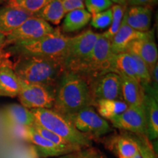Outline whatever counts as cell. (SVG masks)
I'll use <instances>...</instances> for the list:
<instances>
[{
  "instance_id": "cell-1",
  "label": "cell",
  "mask_w": 158,
  "mask_h": 158,
  "mask_svg": "<svg viewBox=\"0 0 158 158\" xmlns=\"http://www.w3.org/2000/svg\"><path fill=\"white\" fill-rule=\"evenodd\" d=\"M94 105L89 83L81 75L64 70L55 91L53 109L64 116Z\"/></svg>"
},
{
  "instance_id": "cell-2",
  "label": "cell",
  "mask_w": 158,
  "mask_h": 158,
  "mask_svg": "<svg viewBox=\"0 0 158 158\" xmlns=\"http://www.w3.org/2000/svg\"><path fill=\"white\" fill-rule=\"evenodd\" d=\"M17 56L13 69L19 80L25 84L53 86L64 71L59 59L35 55Z\"/></svg>"
},
{
  "instance_id": "cell-3",
  "label": "cell",
  "mask_w": 158,
  "mask_h": 158,
  "mask_svg": "<svg viewBox=\"0 0 158 158\" xmlns=\"http://www.w3.org/2000/svg\"><path fill=\"white\" fill-rule=\"evenodd\" d=\"M35 118V122L62 138L71 145L83 149L92 146V141L78 131L66 116L54 109H29Z\"/></svg>"
},
{
  "instance_id": "cell-4",
  "label": "cell",
  "mask_w": 158,
  "mask_h": 158,
  "mask_svg": "<svg viewBox=\"0 0 158 158\" xmlns=\"http://www.w3.org/2000/svg\"><path fill=\"white\" fill-rule=\"evenodd\" d=\"M70 38L62 34L59 29H56L54 32L35 40L12 45L8 49V53L16 55H35L49 57L59 59L63 62Z\"/></svg>"
},
{
  "instance_id": "cell-5",
  "label": "cell",
  "mask_w": 158,
  "mask_h": 158,
  "mask_svg": "<svg viewBox=\"0 0 158 158\" xmlns=\"http://www.w3.org/2000/svg\"><path fill=\"white\" fill-rule=\"evenodd\" d=\"M100 35L92 29H87L71 37L68 51L63 59L64 70L78 73L90 56Z\"/></svg>"
},
{
  "instance_id": "cell-6",
  "label": "cell",
  "mask_w": 158,
  "mask_h": 158,
  "mask_svg": "<svg viewBox=\"0 0 158 158\" xmlns=\"http://www.w3.org/2000/svg\"><path fill=\"white\" fill-rule=\"evenodd\" d=\"M65 116L80 133L91 141L104 137L112 131L107 120L99 115L92 106H87Z\"/></svg>"
},
{
  "instance_id": "cell-7",
  "label": "cell",
  "mask_w": 158,
  "mask_h": 158,
  "mask_svg": "<svg viewBox=\"0 0 158 158\" xmlns=\"http://www.w3.org/2000/svg\"><path fill=\"white\" fill-rule=\"evenodd\" d=\"M113 56L110 40L100 34L90 56L78 74L84 76L89 82L100 75L108 73Z\"/></svg>"
},
{
  "instance_id": "cell-8",
  "label": "cell",
  "mask_w": 158,
  "mask_h": 158,
  "mask_svg": "<svg viewBox=\"0 0 158 158\" xmlns=\"http://www.w3.org/2000/svg\"><path fill=\"white\" fill-rule=\"evenodd\" d=\"M18 94L21 106L28 109H53L55 102V91L52 86L40 84H29L20 81Z\"/></svg>"
},
{
  "instance_id": "cell-9",
  "label": "cell",
  "mask_w": 158,
  "mask_h": 158,
  "mask_svg": "<svg viewBox=\"0 0 158 158\" xmlns=\"http://www.w3.org/2000/svg\"><path fill=\"white\" fill-rule=\"evenodd\" d=\"M55 30L56 29L44 20L31 15L19 28L6 35L5 45L35 40L54 32Z\"/></svg>"
},
{
  "instance_id": "cell-10",
  "label": "cell",
  "mask_w": 158,
  "mask_h": 158,
  "mask_svg": "<svg viewBox=\"0 0 158 158\" xmlns=\"http://www.w3.org/2000/svg\"><path fill=\"white\" fill-rule=\"evenodd\" d=\"M94 104L98 100H119L122 98L121 77L114 73H106L88 82Z\"/></svg>"
},
{
  "instance_id": "cell-11",
  "label": "cell",
  "mask_w": 158,
  "mask_h": 158,
  "mask_svg": "<svg viewBox=\"0 0 158 158\" xmlns=\"http://www.w3.org/2000/svg\"><path fill=\"white\" fill-rule=\"evenodd\" d=\"M113 127L135 135L147 136V122L143 105L130 106L123 113L109 120Z\"/></svg>"
},
{
  "instance_id": "cell-12",
  "label": "cell",
  "mask_w": 158,
  "mask_h": 158,
  "mask_svg": "<svg viewBox=\"0 0 158 158\" xmlns=\"http://www.w3.org/2000/svg\"><path fill=\"white\" fill-rule=\"evenodd\" d=\"M20 136L23 140L30 142L34 145L35 152L41 157H60L70 153L68 150L63 149L45 139L37 133L32 126L30 127H19Z\"/></svg>"
},
{
  "instance_id": "cell-13",
  "label": "cell",
  "mask_w": 158,
  "mask_h": 158,
  "mask_svg": "<svg viewBox=\"0 0 158 158\" xmlns=\"http://www.w3.org/2000/svg\"><path fill=\"white\" fill-rule=\"evenodd\" d=\"M105 147L116 158H132L139 151L137 135L131 133H122L104 138Z\"/></svg>"
},
{
  "instance_id": "cell-14",
  "label": "cell",
  "mask_w": 158,
  "mask_h": 158,
  "mask_svg": "<svg viewBox=\"0 0 158 158\" xmlns=\"http://www.w3.org/2000/svg\"><path fill=\"white\" fill-rule=\"evenodd\" d=\"M125 52L139 56L147 65L151 74L154 67L158 63V51L155 42L154 32L146 38L138 40L130 43Z\"/></svg>"
},
{
  "instance_id": "cell-15",
  "label": "cell",
  "mask_w": 158,
  "mask_h": 158,
  "mask_svg": "<svg viewBox=\"0 0 158 158\" xmlns=\"http://www.w3.org/2000/svg\"><path fill=\"white\" fill-rule=\"evenodd\" d=\"M153 32V30H149L146 32L135 30L126 24L122 19L119 29L110 40L112 52L114 54L125 52L126 48L130 43L138 40L146 38Z\"/></svg>"
},
{
  "instance_id": "cell-16",
  "label": "cell",
  "mask_w": 158,
  "mask_h": 158,
  "mask_svg": "<svg viewBox=\"0 0 158 158\" xmlns=\"http://www.w3.org/2000/svg\"><path fill=\"white\" fill-rule=\"evenodd\" d=\"M123 21L137 31H149L152 23L151 6H130L125 10Z\"/></svg>"
},
{
  "instance_id": "cell-17",
  "label": "cell",
  "mask_w": 158,
  "mask_h": 158,
  "mask_svg": "<svg viewBox=\"0 0 158 158\" xmlns=\"http://www.w3.org/2000/svg\"><path fill=\"white\" fill-rule=\"evenodd\" d=\"M20 81L8 56L0 64V96L15 98L20 91Z\"/></svg>"
},
{
  "instance_id": "cell-18",
  "label": "cell",
  "mask_w": 158,
  "mask_h": 158,
  "mask_svg": "<svg viewBox=\"0 0 158 158\" xmlns=\"http://www.w3.org/2000/svg\"><path fill=\"white\" fill-rule=\"evenodd\" d=\"M30 13L17 7L6 5L0 8V31L7 35L21 26Z\"/></svg>"
},
{
  "instance_id": "cell-19",
  "label": "cell",
  "mask_w": 158,
  "mask_h": 158,
  "mask_svg": "<svg viewBox=\"0 0 158 158\" xmlns=\"http://www.w3.org/2000/svg\"><path fill=\"white\" fill-rule=\"evenodd\" d=\"M2 115L9 126L30 127L35 123V118L31 110L21 105H7L4 108Z\"/></svg>"
},
{
  "instance_id": "cell-20",
  "label": "cell",
  "mask_w": 158,
  "mask_h": 158,
  "mask_svg": "<svg viewBox=\"0 0 158 158\" xmlns=\"http://www.w3.org/2000/svg\"><path fill=\"white\" fill-rule=\"evenodd\" d=\"M111 72L118 76H127L138 81V66L135 59L132 54L122 52L114 54L108 73Z\"/></svg>"
},
{
  "instance_id": "cell-21",
  "label": "cell",
  "mask_w": 158,
  "mask_h": 158,
  "mask_svg": "<svg viewBox=\"0 0 158 158\" xmlns=\"http://www.w3.org/2000/svg\"><path fill=\"white\" fill-rule=\"evenodd\" d=\"M122 81V98L130 106H141L143 105L144 90L139 81L127 76H120Z\"/></svg>"
},
{
  "instance_id": "cell-22",
  "label": "cell",
  "mask_w": 158,
  "mask_h": 158,
  "mask_svg": "<svg viewBox=\"0 0 158 158\" xmlns=\"http://www.w3.org/2000/svg\"><path fill=\"white\" fill-rule=\"evenodd\" d=\"M144 93L143 107L147 122V138L149 140H156L158 137L157 99L151 94Z\"/></svg>"
},
{
  "instance_id": "cell-23",
  "label": "cell",
  "mask_w": 158,
  "mask_h": 158,
  "mask_svg": "<svg viewBox=\"0 0 158 158\" xmlns=\"http://www.w3.org/2000/svg\"><path fill=\"white\" fill-rule=\"evenodd\" d=\"M92 15L86 9H77L66 13L62 23V31L70 33L81 30L90 22Z\"/></svg>"
},
{
  "instance_id": "cell-24",
  "label": "cell",
  "mask_w": 158,
  "mask_h": 158,
  "mask_svg": "<svg viewBox=\"0 0 158 158\" xmlns=\"http://www.w3.org/2000/svg\"><path fill=\"white\" fill-rule=\"evenodd\" d=\"M98 113L105 119L110 120L128 108V105L119 100H98L94 102Z\"/></svg>"
},
{
  "instance_id": "cell-25",
  "label": "cell",
  "mask_w": 158,
  "mask_h": 158,
  "mask_svg": "<svg viewBox=\"0 0 158 158\" xmlns=\"http://www.w3.org/2000/svg\"><path fill=\"white\" fill-rule=\"evenodd\" d=\"M33 15L44 20L48 23L54 25L59 24L65 15L62 0H51L50 2Z\"/></svg>"
},
{
  "instance_id": "cell-26",
  "label": "cell",
  "mask_w": 158,
  "mask_h": 158,
  "mask_svg": "<svg viewBox=\"0 0 158 158\" xmlns=\"http://www.w3.org/2000/svg\"><path fill=\"white\" fill-rule=\"evenodd\" d=\"M32 127L35 128V130H36L40 135H42L43 138H45V139L48 140L49 141L52 142L53 143L56 144V146H58L59 147L68 150V151H70V152L81 149H80V148L75 147V146L71 145L70 143H68V141H65V140L63 139L62 138L59 137V135H57L56 134L52 133V132L50 131V130L45 129V128L42 127V126H40V124H37L36 122L33 124Z\"/></svg>"
},
{
  "instance_id": "cell-27",
  "label": "cell",
  "mask_w": 158,
  "mask_h": 158,
  "mask_svg": "<svg viewBox=\"0 0 158 158\" xmlns=\"http://www.w3.org/2000/svg\"><path fill=\"white\" fill-rule=\"evenodd\" d=\"M127 8V6H122L119 5H113L111 7L112 10V21L109 28L107 31L102 33V35L106 39L111 40L113 37L116 35L122 24L124 12Z\"/></svg>"
},
{
  "instance_id": "cell-28",
  "label": "cell",
  "mask_w": 158,
  "mask_h": 158,
  "mask_svg": "<svg viewBox=\"0 0 158 158\" xmlns=\"http://www.w3.org/2000/svg\"><path fill=\"white\" fill-rule=\"evenodd\" d=\"M51 1V0H9L7 5L22 9L33 15Z\"/></svg>"
},
{
  "instance_id": "cell-29",
  "label": "cell",
  "mask_w": 158,
  "mask_h": 158,
  "mask_svg": "<svg viewBox=\"0 0 158 158\" xmlns=\"http://www.w3.org/2000/svg\"><path fill=\"white\" fill-rule=\"evenodd\" d=\"M58 158H107L100 150L91 146L89 147L83 148L78 151L62 155Z\"/></svg>"
},
{
  "instance_id": "cell-30",
  "label": "cell",
  "mask_w": 158,
  "mask_h": 158,
  "mask_svg": "<svg viewBox=\"0 0 158 158\" xmlns=\"http://www.w3.org/2000/svg\"><path fill=\"white\" fill-rule=\"evenodd\" d=\"M112 21L111 7L107 10L92 15L90 23L92 27L97 29H105L110 27Z\"/></svg>"
},
{
  "instance_id": "cell-31",
  "label": "cell",
  "mask_w": 158,
  "mask_h": 158,
  "mask_svg": "<svg viewBox=\"0 0 158 158\" xmlns=\"http://www.w3.org/2000/svg\"><path fill=\"white\" fill-rule=\"evenodd\" d=\"M114 5L110 0H84V5L86 10L93 15L110 9Z\"/></svg>"
},
{
  "instance_id": "cell-32",
  "label": "cell",
  "mask_w": 158,
  "mask_h": 158,
  "mask_svg": "<svg viewBox=\"0 0 158 158\" xmlns=\"http://www.w3.org/2000/svg\"><path fill=\"white\" fill-rule=\"evenodd\" d=\"M137 135L139 151L143 158H157L147 136L141 135Z\"/></svg>"
},
{
  "instance_id": "cell-33",
  "label": "cell",
  "mask_w": 158,
  "mask_h": 158,
  "mask_svg": "<svg viewBox=\"0 0 158 158\" xmlns=\"http://www.w3.org/2000/svg\"><path fill=\"white\" fill-rule=\"evenodd\" d=\"M65 14L77 9H85L84 0H62Z\"/></svg>"
},
{
  "instance_id": "cell-34",
  "label": "cell",
  "mask_w": 158,
  "mask_h": 158,
  "mask_svg": "<svg viewBox=\"0 0 158 158\" xmlns=\"http://www.w3.org/2000/svg\"><path fill=\"white\" fill-rule=\"evenodd\" d=\"M157 0H127V5L130 6H152Z\"/></svg>"
},
{
  "instance_id": "cell-35",
  "label": "cell",
  "mask_w": 158,
  "mask_h": 158,
  "mask_svg": "<svg viewBox=\"0 0 158 158\" xmlns=\"http://www.w3.org/2000/svg\"><path fill=\"white\" fill-rule=\"evenodd\" d=\"M6 43V35L0 31V50H2L5 46Z\"/></svg>"
},
{
  "instance_id": "cell-36",
  "label": "cell",
  "mask_w": 158,
  "mask_h": 158,
  "mask_svg": "<svg viewBox=\"0 0 158 158\" xmlns=\"http://www.w3.org/2000/svg\"><path fill=\"white\" fill-rule=\"evenodd\" d=\"M116 5H119L122 6H127V0H110Z\"/></svg>"
},
{
  "instance_id": "cell-37",
  "label": "cell",
  "mask_w": 158,
  "mask_h": 158,
  "mask_svg": "<svg viewBox=\"0 0 158 158\" xmlns=\"http://www.w3.org/2000/svg\"><path fill=\"white\" fill-rule=\"evenodd\" d=\"M7 56H9L8 52H5V51H3V49L0 50V64H1V62H2L3 59Z\"/></svg>"
},
{
  "instance_id": "cell-38",
  "label": "cell",
  "mask_w": 158,
  "mask_h": 158,
  "mask_svg": "<svg viewBox=\"0 0 158 158\" xmlns=\"http://www.w3.org/2000/svg\"><path fill=\"white\" fill-rule=\"evenodd\" d=\"M132 158H143V157H142V155H141V152H140V151H138V152L136 154V155H134Z\"/></svg>"
},
{
  "instance_id": "cell-39",
  "label": "cell",
  "mask_w": 158,
  "mask_h": 158,
  "mask_svg": "<svg viewBox=\"0 0 158 158\" xmlns=\"http://www.w3.org/2000/svg\"><path fill=\"white\" fill-rule=\"evenodd\" d=\"M9 0H0V4H2L4 2H7Z\"/></svg>"
}]
</instances>
